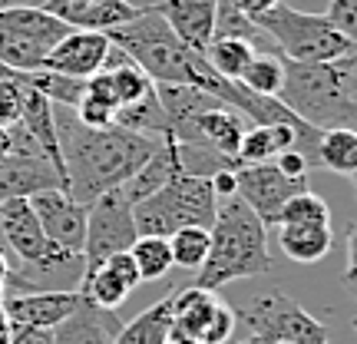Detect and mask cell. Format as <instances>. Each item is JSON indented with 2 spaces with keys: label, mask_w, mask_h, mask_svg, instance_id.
Segmentation results:
<instances>
[{
  "label": "cell",
  "mask_w": 357,
  "mask_h": 344,
  "mask_svg": "<svg viewBox=\"0 0 357 344\" xmlns=\"http://www.w3.org/2000/svg\"><path fill=\"white\" fill-rule=\"evenodd\" d=\"M56 136L63 149L70 195L83 205H89L102 192L123 186L129 176H136L149 163V156L162 146V140L129 133L116 123L89 129L66 106H56Z\"/></svg>",
  "instance_id": "cell-1"
},
{
  "label": "cell",
  "mask_w": 357,
  "mask_h": 344,
  "mask_svg": "<svg viewBox=\"0 0 357 344\" xmlns=\"http://www.w3.org/2000/svg\"><path fill=\"white\" fill-rule=\"evenodd\" d=\"M268 271H271L268 225L238 195L222 199L215 222L208 225V255L205 265L195 271L192 285L202 292H222L231 281L255 278Z\"/></svg>",
  "instance_id": "cell-2"
},
{
  "label": "cell",
  "mask_w": 357,
  "mask_h": 344,
  "mask_svg": "<svg viewBox=\"0 0 357 344\" xmlns=\"http://www.w3.org/2000/svg\"><path fill=\"white\" fill-rule=\"evenodd\" d=\"M354 80L357 53L344 57V60H334V63H294V60H284V83H281L278 100L298 119H305L307 126L354 129L357 133Z\"/></svg>",
  "instance_id": "cell-3"
},
{
  "label": "cell",
  "mask_w": 357,
  "mask_h": 344,
  "mask_svg": "<svg viewBox=\"0 0 357 344\" xmlns=\"http://www.w3.org/2000/svg\"><path fill=\"white\" fill-rule=\"evenodd\" d=\"M229 344H328V328L281 288H268L235 308Z\"/></svg>",
  "instance_id": "cell-4"
},
{
  "label": "cell",
  "mask_w": 357,
  "mask_h": 344,
  "mask_svg": "<svg viewBox=\"0 0 357 344\" xmlns=\"http://www.w3.org/2000/svg\"><path fill=\"white\" fill-rule=\"evenodd\" d=\"M255 27L278 47L275 50L278 57L294 60V63H334V60L357 53L354 43L341 37L324 13L294 10L288 3H278L268 13H261Z\"/></svg>",
  "instance_id": "cell-5"
},
{
  "label": "cell",
  "mask_w": 357,
  "mask_h": 344,
  "mask_svg": "<svg viewBox=\"0 0 357 344\" xmlns=\"http://www.w3.org/2000/svg\"><path fill=\"white\" fill-rule=\"evenodd\" d=\"M218 199L208 179H195L178 172L149 199L132 205V218L139 235H162L169 239L178 229H208L215 222Z\"/></svg>",
  "instance_id": "cell-6"
},
{
  "label": "cell",
  "mask_w": 357,
  "mask_h": 344,
  "mask_svg": "<svg viewBox=\"0 0 357 344\" xmlns=\"http://www.w3.org/2000/svg\"><path fill=\"white\" fill-rule=\"evenodd\" d=\"M73 27L43 7H7L0 10V63L13 73L43 70L50 50Z\"/></svg>",
  "instance_id": "cell-7"
},
{
  "label": "cell",
  "mask_w": 357,
  "mask_h": 344,
  "mask_svg": "<svg viewBox=\"0 0 357 344\" xmlns=\"http://www.w3.org/2000/svg\"><path fill=\"white\" fill-rule=\"evenodd\" d=\"M139 239L136 218H132V202L123 189L102 192L86 205V242H83V262L86 268L100 265L109 255L129 252L132 242Z\"/></svg>",
  "instance_id": "cell-8"
},
{
  "label": "cell",
  "mask_w": 357,
  "mask_h": 344,
  "mask_svg": "<svg viewBox=\"0 0 357 344\" xmlns=\"http://www.w3.org/2000/svg\"><path fill=\"white\" fill-rule=\"evenodd\" d=\"M235 331V308H229L215 292L182 288L172 294V331L169 341H199V344H229Z\"/></svg>",
  "instance_id": "cell-9"
},
{
  "label": "cell",
  "mask_w": 357,
  "mask_h": 344,
  "mask_svg": "<svg viewBox=\"0 0 357 344\" xmlns=\"http://www.w3.org/2000/svg\"><path fill=\"white\" fill-rule=\"evenodd\" d=\"M235 182H238V199H242L252 212H255L265 225H275L281 205L307 192V176L291 179L284 176L275 163H258V166H242L235 172Z\"/></svg>",
  "instance_id": "cell-10"
},
{
  "label": "cell",
  "mask_w": 357,
  "mask_h": 344,
  "mask_svg": "<svg viewBox=\"0 0 357 344\" xmlns=\"http://www.w3.org/2000/svg\"><path fill=\"white\" fill-rule=\"evenodd\" d=\"M139 285H142V278H139V268H136L132 255L119 252V255H109L100 265L86 268L77 292L86 305L100 308V311H116Z\"/></svg>",
  "instance_id": "cell-11"
},
{
  "label": "cell",
  "mask_w": 357,
  "mask_h": 344,
  "mask_svg": "<svg viewBox=\"0 0 357 344\" xmlns=\"http://www.w3.org/2000/svg\"><path fill=\"white\" fill-rule=\"evenodd\" d=\"M30 205H33L40 225H43V232H47V239L53 245L83 255V242H86V205L77 202L63 189L40 192V195L30 199Z\"/></svg>",
  "instance_id": "cell-12"
},
{
  "label": "cell",
  "mask_w": 357,
  "mask_h": 344,
  "mask_svg": "<svg viewBox=\"0 0 357 344\" xmlns=\"http://www.w3.org/2000/svg\"><path fill=\"white\" fill-rule=\"evenodd\" d=\"M245 119L235 110L215 103L212 110L205 113L192 116L185 126L178 129L172 142H189V146H208L222 156H235L238 159V146H242V136H245Z\"/></svg>",
  "instance_id": "cell-13"
},
{
  "label": "cell",
  "mask_w": 357,
  "mask_h": 344,
  "mask_svg": "<svg viewBox=\"0 0 357 344\" xmlns=\"http://www.w3.org/2000/svg\"><path fill=\"white\" fill-rule=\"evenodd\" d=\"M109 53V33H96V30H70L56 47L50 50L43 70L50 73H63L73 80H89L102 70V60Z\"/></svg>",
  "instance_id": "cell-14"
},
{
  "label": "cell",
  "mask_w": 357,
  "mask_h": 344,
  "mask_svg": "<svg viewBox=\"0 0 357 344\" xmlns=\"http://www.w3.org/2000/svg\"><path fill=\"white\" fill-rule=\"evenodd\" d=\"M149 7L166 20V27L189 50L205 53L208 43L215 40L218 0H159V3H149Z\"/></svg>",
  "instance_id": "cell-15"
},
{
  "label": "cell",
  "mask_w": 357,
  "mask_h": 344,
  "mask_svg": "<svg viewBox=\"0 0 357 344\" xmlns=\"http://www.w3.org/2000/svg\"><path fill=\"white\" fill-rule=\"evenodd\" d=\"M50 189H63V179L47 163L43 153H13L0 163V202L33 199Z\"/></svg>",
  "instance_id": "cell-16"
},
{
  "label": "cell",
  "mask_w": 357,
  "mask_h": 344,
  "mask_svg": "<svg viewBox=\"0 0 357 344\" xmlns=\"http://www.w3.org/2000/svg\"><path fill=\"white\" fill-rule=\"evenodd\" d=\"M79 305V292H26L7 294L3 311L10 315L17 328H43L53 331L60 321H66Z\"/></svg>",
  "instance_id": "cell-17"
},
{
  "label": "cell",
  "mask_w": 357,
  "mask_h": 344,
  "mask_svg": "<svg viewBox=\"0 0 357 344\" xmlns=\"http://www.w3.org/2000/svg\"><path fill=\"white\" fill-rule=\"evenodd\" d=\"M43 10L60 17L73 30L109 33L116 27L136 20L142 7H136L132 0H93V3H83V7H73V3H63V0H43Z\"/></svg>",
  "instance_id": "cell-18"
},
{
  "label": "cell",
  "mask_w": 357,
  "mask_h": 344,
  "mask_svg": "<svg viewBox=\"0 0 357 344\" xmlns=\"http://www.w3.org/2000/svg\"><path fill=\"white\" fill-rule=\"evenodd\" d=\"M119 328L116 311H100L79 298L77 311L53 328V344H113Z\"/></svg>",
  "instance_id": "cell-19"
},
{
  "label": "cell",
  "mask_w": 357,
  "mask_h": 344,
  "mask_svg": "<svg viewBox=\"0 0 357 344\" xmlns=\"http://www.w3.org/2000/svg\"><path fill=\"white\" fill-rule=\"evenodd\" d=\"M178 172H182V169H178V159H176V146H172V140H166L149 156V163H146L136 176H129L119 189H123V195H126L129 202L136 205V202H142V199H149L153 192H159L166 182H172Z\"/></svg>",
  "instance_id": "cell-20"
},
{
  "label": "cell",
  "mask_w": 357,
  "mask_h": 344,
  "mask_svg": "<svg viewBox=\"0 0 357 344\" xmlns=\"http://www.w3.org/2000/svg\"><path fill=\"white\" fill-rule=\"evenodd\" d=\"M281 252L298 265H314L331 252V225H278Z\"/></svg>",
  "instance_id": "cell-21"
},
{
  "label": "cell",
  "mask_w": 357,
  "mask_h": 344,
  "mask_svg": "<svg viewBox=\"0 0 357 344\" xmlns=\"http://www.w3.org/2000/svg\"><path fill=\"white\" fill-rule=\"evenodd\" d=\"M172 331V298H159L116 331L113 344H169Z\"/></svg>",
  "instance_id": "cell-22"
},
{
  "label": "cell",
  "mask_w": 357,
  "mask_h": 344,
  "mask_svg": "<svg viewBox=\"0 0 357 344\" xmlns=\"http://www.w3.org/2000/svg\"><path fill=\"white\" fill-rule=\"evenodd\" d=\"M77 119L89 129H102V126H113L116 113H119V100L113 93V80L109 73H96V77L86 80V89L77 103Z\"/></svg>",
  "instance_id": "cell-23"
},
{
  "label": "cell",
  "mask_w": 357,
  "mask_h": 344,
  "mask_svg": "<svg viewBox=\"0 0 357 344\" xmlns=\"http://www.w3.org/2000/svg\"><path fill=\"white\" fill-rule=\"evenodd\" d=\"M116 126L129 129V133H139V136H149V140H162V142L172 136L166 110H162V103H159V96H155V87L149 89L139 103L123 106V110L116 113Z\"/></svg>",
  "instance_id": "cell-24"
},
{
  "label": "cell",
  "mask_w": 357,
  "mask_h": 344,
  "mask_svg": "<svg viewBox=\"0 0 357 344\" xmlns=\"http://www.w3.org/2000/svg\"><path fill=\"white\" fill-rule=\"evenodd\" d=\"M258 47L248 43V40H238V37H215L208 43L205 50V60L208 66L215 70L218 77L225 80H242V73L248 70V63L255 60Z\"/></svg>",
  "instance_id": "cell-25"
},
{
  "label": "cell",
  "mask_w": 357,
  "mask_h": 344,
  "mask_svg": "<svg viewBox=\"0 0 357 344\" xmlns=\"http://www.w3.org/2000/svg\"><path fill=\"white\" fill-rule=\"evenodd\" d=\"M357 159V133L354 129H321L318 140V169L347 176Z\"/></svg>",
  "instance_id": "cell-26"
},
{
  "label": "cell",
  "mask_w": 357,
  "mask_h": 344,
  "mask_svg": "<svg viewBox=\"0 0 357 344\" xmlns=\"http://www.w3.org/2000/svg\"><path fill=\"white\" fill-rule=\"evenodd\" d=\"M129 255L139 268L142 281L166 278L169 268H172V248H169V239H162V235H139L129 248Z\"/></svg>",
  "instance_id": "cell-27"
},
{
  "label": "cell",
  "mask_w": 357,
  "mask_h": 344,
  "mask_svg": "<svg viewBox=\"0 0 357 344\" xmlns=\"http://www.w3.org/2000/svg\"><path fill=\"white\" fill-rule=\"evenodd\" d=\"M238 83L258 96H278L281 83H284V60L278 53H255V60L248 63Z\"/></svg>",
  "instance_id": "cell-28"
},
{
  "label": "cell",
  "mask_w": 357,
  "mask_h": 344,
  "mask_svg": "<svg viewBox=\"0 0 357 344\" xmlns=\"http://www.w3.org/2000/svg\"><path fill=\"white\" fill-rule=\"evenodd\" d=\"M275 225H331V209L328 202L307 189L281 205Z\"/></svg>",
  "instance_id": "cell-29"
},
{
  "label": "cell",
  "mask_w": 357,
  "mask_h": 344,
  "mask_svg": "<svg viewBox=\"0 0 357 344\" xmlns=\"http://www.w3.org/2000/svg\"><path fill=\"white\" fill-rule=\"evenodd\" d=\"M169 248H172V268H185V271H199L208 255V229H178L169 235Z\"/></svg>",
  "instance_id": "cell-30"
},
{
  "label": "cell",
  "mask_w": 357,
  "mask_h": 344,
  "mask_svg": "<svg viewBox=\"0 0 357 344\" xmlns=\"http://www.w3.org/2000/svg\"><path fill=\"white\" fill-rule=\"evenodd\" d=\"M109 80H113V93H116V100H119V110H123V106H132V103H139L142 96L155 87L153 80L146 77V70L136 66V63L109 70Z\"/></svg>",
  "instance_id": "cell-31"
},
{
  "label": "cell",
  "mask_w": 357,
  "mask_h": 344,
  "mask_svg": "<svg viewBox=\"0 0 357 344\" xmlns=\"http://www.w3.org/2000/svg\"><path fill=\"white\" fill-rule=\"evenodd\" d=\"M20 110H24V83L17 73H7L0 80V129H10L20 123Z\"/></svg>",
  "instance_id": "cell-32"
},
{
  "label": "cell",
  "mask_w": 357,
  "mask_h": 344,
  "mask_svg": "<svg viewBox=\"0 0 357 344\" xmlns=\"http://www.w3.org/2000/svg\"><path fill=\"white\" fill-rule=\"evenodd\" d=\"M324 17L331 20L341 37H347L357 47V0H331Z\"/></svg>",
  "instance_id": "cell-33"
},
{
  "label": "cell",
  "mask_w": 357,
  "mask_h": 344,
  "mask_svg": "<svg viewBox=\"0 0 357 344\" xmlns=\"http://www.w3.org/2000/svg\"><path fill=\"white\" fill-rule=\"evenodd\" d=\"M13 153H40L37 142L26 136V129L20 126V123L10 126V129H0V163Z\"/></svg>",
  "instance_id": "cell-34"
},
{
  "label": "cell",
  "mask_w": 357,
  "mask_h": 344,
  "mask_svg": "<svg viewBox=\"0 0 357 344\" xmlns=\"http://www.w3.org/2000/svg\"><path fill=\"white\" fill-rule=\"evenodd\" d=\"M275 166L284 172V176H291V179H301V176H307V159L298 149H288V153H281L278 159H275Z\"/></svg>",
  "instance_id": "cell-35"
},
{
  "label": "cell",
  "mask_w": 357,
  "mask_h": 344,
  "mask_svg": "<svg viewBox=\"0 0 357 344\" xmlns=\"http://www.w3.org/2000/svg\"><path fill=\"white\" fill-rule=\"evenodd\" d=\"M278 3H281V0H231V7H235L238 13H245L252 24H255L261 13L271 10V7H278Z\"/></svg>",
  "instance_id": "cell-36"
},
{
  "label": "cell",
  "mask_w": 357,
  "mask_h": 344,
  "mask_svg": "<svg viewBox=\"0 0 357 344\" xmlns=\"http://www.w3.org/2000/svg\"><path fill=\"white\" fill-rule=\"evenodd\" d=\"M344 278L347 285L357 288V225L347 229V268H344Z\"/></svg>",
  "instance_id": "cell-37"
},
{
  "label": "cell",
  "mask_w": 357,
  "mask_h": 344,
  "mask_svg": "<svg viewBox=\"0 0 357 344\" xmlns=\"http://www.w3.org/2000/svg\"><path fill=\"white\" fill-rule=\"evenodd\" d=\"M13 334H17V324L10 321V315L3 311V305H0V344H10Z\"/></svg>",
  "instance_id": "cell-38"
},
{
  "label": "cell",
  "mask_w": 357,
  "mask_h": 344,
  "mask_svg": "<svg viewBox=\"0 0 357 344\" xmlns=\"http://www.w3.org/2000/svg\"><path fill=\"white\" fill-rule=\"evenodd\" d=\"M7 7H43V0H0V10Z\"/></svg>",
  "instance_id": "cell-39"
},
{
  "label": "cell",
  "mask_w": 357,
  "mask_h": 344,
  "mask_svg": "<svg viewBox=\"0 0 357 344\" xmlns=\"http://www.w3.org/2000/svg\"><path fill=\"white\" fill-rule=\"evenodd\" d=\"M10 271H13V265H7V255H3V248H0V288H7Z\"/></svg>",
  "instance_id": "cell-40"
},
{
  "label": "cell",
  "mask_w": 357,
  "mask_h": 344,
  "mask_svg": "<svg viewBox=\"0 0 357 344\" xmlns=\"http://www.w3.org/2000/svg\"><path fill=\"white\" fill-rule=\"evenodd\" d=\"M347 179H351V186L357 189V159H354V166H351V172H347Z\"/></svg>",
  "instance_id": "cell-41"
},
{
  "label": "cell",
  "mask_w": 357,
  "mask_h": 344,
  "mask_svg": "<svg viewBox=\"0 0 357 344\" xmlns=\"http://www.w3.org/2000/svg\"><path fill=\"white\" fill-rule=\"evenodd\" d=\"M63 3H73V7H83V3H93V0H63Z\"/></svg>",
  "instance_id": "cell-42"
},
{
  "label": "cell",
  "mask_w": 357,
  "mask_h": 344,
  "mask_svg": "<svg viewBox=\"0 0 357 344\" xmlns=\"http://www.w3.org/2000/svg\"><path fill=\"white\" fill-rule=\"evenodd\" d=\"M3 301H7V292H3V288H0V305H3Z\"/></svg>",
  "instance_id": "cell-43"
},
{
  "label": "cell",
  "mask_w": 357,
  "mask_h": 344,
  "mask_svg": "<svg viewBox=\"0 0 357 344\" xmlns=\"http://www.w3.org/2000/svg\"><path fill=\"white\" fill-rule=\"evenodd\" d=\"M169 344H199V341H169Z\"/></svg>",
  "instance_id": "cell-44"
},
{
  "label": "cell",
  "mask_w": 357,
  "mask_h": 344,
  "mask_svg": "<svg viewBox=\"0 0 357 344\" xmlns=\"http://www.w3.org/2000/svg\"><path fill=\"white\" fill-rule=\"evenodd\" d=\"M351 328H354V331H357V315H354V318H351Z\"/></svg>",
  "instance_id": "cell-45"
},
{
  "label": "cell",
  "mask_w": 357,
  "mask_h": 344,
  "mask_svg": "<svg viewBox=\"0 0 357 344\" xmlns=\"http://www.w3.org/2000/svg\"><path fill=\"white\" fill-rule=\"evenodd\" d=\"M354 106H357V80H354Z\"/></svg>",
  "instance_id": "cell-46"
},
{
  "label": "cell",
  "mask_w": 357,
  "mask_h": 344,
  "mask_svg": "<svg viewBox=\"0 0 357 344\" xmlns=\"http://www.w3.org/2000/svg\"><path fill=\"white\" fill-rule=\"evenodd\" d=\"M0 248H7V245H3V232H0Z\"/></svg>",
  "instance_id": "cell-47"
}]
</instances>
